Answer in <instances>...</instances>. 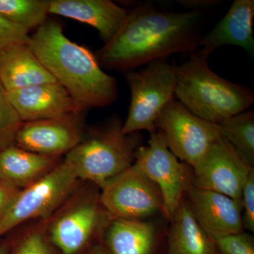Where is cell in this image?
I'll return each mask as SVG.
<instances>
[{
	"mask_svg": "<svg viewBox=\"0 0 254 254\" xmlns=\"http://www.w3.org/2000/svg\"><path fill=\"white\" fill-rule=\"evenodd\" d=\"M222 138L226 139L244 158L254 163V113L245 111L220 123Z\"/></svg>",
	"mask_w": 254,
	"mask_h": 254,
	"instance_id": "44dd1931",
	"label": "cell"
},
{
	"mask_svg": "<svg viewBox=\"0 0 254 254\" xmlns=\"http://www.w3.org/2000/svg\"><path fill=\"white\" fill-rule=\"evenodd\" d=\"M110 254L108 251L102 246H95L90 249L86 254Z\"/></svg>",
	"mask_w": 254,
	"mask_h": 254,
	"instance_id": "f546056e",
	"label": "cell"
},
{
	"mask_svg": "<svg viewBox=\"0 0 254 254\" xmlns=\"http://www.w3.org/2000/svg\"><path fill=\"white\" fill-rule=\"evenodd\" d=\"M155 239V227L141 220L113 219L106 232L110 254H150Z\"/></svg>",
	"mask_w": 254,
	"mask_h": 254,
	"instance_id": "ffe728a7",
	"label": "cell"
},
{
	"mask_svg": "<svg viewBox=\"0 0 254 254\" xmlns=\"http://www.w3.org/2000/svg\"><path fill=\"white\" fill-rule=\"evenodd\" d=\"M212 239L218 254H254L253 240L243 232Z\"/></svg>",
	"mask_w": 254,
	"mask_h": 254,
	"instance_id": "cb8c5ba5",
	"label": "cell"
},
{
	"mask_svg": "<svg viewBox=\"0 0 254 254\" xmlns=\"http://www.w3.org/2000/svg\"><path fill=\"white\" fill-rule=\"evenodd\" d=\"M193 168L194 186L240 201L246 182L254 169L222 137L212 145Z\"/></svg>",
	"mask_w": 254,
	"mask_h": 254,
	"instance_id": "30bf717a",
	"label": "cell"
},
{
	"mask_svg": "<svg viewBox=\"0 0 254 254\" xmlns=\"http://www.w3.org/2000/svg\"><path fill=\"white\" fill-rule=\"evenodd\" d=\"M128 9L110 0H50L49 14L86 23L99 33L104 43L118 33Z\"/></svg>",
	"mask_w": 254,
	"mask_h": 254,
	"instance_id": "2e32d148",
	"label": "cell"
},
{
	"mask_svg": "<svg viewBox=\"0 0 254 254\" xmlns=\"http://www.w3.org/2000/svg\"><path fill=\"white\" fill-rule=\"evenodd\" d=\"M101 218L96 199L81 196L73 200L52 221L48 240L63 254H76L91 240Z\"/></svg>",
	"mask_w": 254,
	"mask_h": 254,
	"instance_id": "7c38bea8",
	"label": "cell"
},
{
	"mask_svg": "<svg viewBox=\"0 0 254 254\" xmlns=\"http://www.w3.org/2000/svg\"><path fill=\"white\" fill-rule=\"evenodd\" d=\"M254 0H235L213 29L202 37L197 53L208 60L220 47L232 45L244 48L254 56Z\"/></svg>",
	"mask_w": 254,
	"mask_h": 254,
	"instance_id": "9a60e30c",
	"label": "cell"
},
{
	"mask_svg": "<svg viewBox=\"0 0 254 254\" xmlns=\"http://www.w3.org/2000/svg\"><path fill=\"white\" fill-rule=\"evenodd\" d=\"M157 128L163 132L170 151L193 168L222 137L218 124L198 118L175 98L162 111Z\"/></svg>",
	"mask_w": 254,
	"mask_h": 254,
	"instance_id": "52a82bcc",
	"label": "cell"
},
{
	"mask_svg": "<svg viewBox=\"0 0 254 254\" xmlns=\"http://www.w3.org/2000/svg\"><path fill=\"white\" fill-rule=\"evenodd\" d=\"M123 124L114 117L106 126L94 128L83 136L63 161L78 180H87L103 188L114 177L133 165L139 148L138 132L125 135Z\"/></svg>",
	"mask_w": 254,
	"mask_h": 254,
	"instance_id": "277c9868",
	"label": "cell"
},
{
	"mask_svg": "<svg viewBox=\"0 0 254 254\" xmlns=\"http://www.w3.org/2000/svg\"><path fill=\"white\" fill-rule=\"evenodd\" d=\"M186 191L195 219L211 238L243 232L240 200L190 184Z\"/></svg>",
	"mask_w": 254,
	"mask_h": 254,
	"instance_id": "4fadbf2b",
	"label": "cell"
},
{
	"mask_svg": "<svg viewBox=\"0 0 254 254\" xmlns=\"http://www.w3.org/2000/svg\"><path fill=\"white\" fill-rule=\"evenodd\" d=\"M19 190L0 181V221L14 201Z\"/></svg>",
	"mask_w": 254,
	"mask_h": 254,
	"instance_id": "83f0119b",
	"label": "cell"
},
{
	"mask_svg": "<svg viewBox=\"0 0 254 254\" xmlns=\"http://www.w3.org/2000/svg\"><path fill=\"white\" fill-rule=\"evenodd\" d=\"M0 254H9V248L6 245H0Z\"/></svg>",
	"mask_w": 254,
	"mask_h": 254,
	"instance_id": "4dcf8cb0",
	"label": "cell"
},
{
	"mask_svg": "<svg viewBox=\"0 0 254 254\" xmlns=\"http://www.w3.org/2000/svg\"><path fill=\"white\" fill-rule=\"evenodd\" d=\"M28 46L80 113L108 106L118 98L116 78L103 71L91 50L70 41L60 23L46 21L30 36Z\"/></svg>",
	"mask_w": 254,
	"mask_h": 254,
	"instance_id": "7a4b0ae2",
	"label": "cell"
},
{
	"mask_svg": "<svg viewBox=\"0 0 254 254\" xmlns=\"http://www.w3.org/2000/svg\"><path fill=\"white\" fill-rule=\"evenodd\" d=\"M213 239L200 227L190 203L182 200L173 218L169 236L170 254H216Z\"/></svg>",
	"mask_w": 254,
	"mask_h": 254,
	"instance_id": "d6986e66",
	"label": "cell"
},
{
	"mask_svg": "<svg viewBox=\"0 0 254 254\" xmlns=\"http://www.w3.org/2000/svg\"><path fill=\"white\" fill-rule=\"evenodd\" d=\"M12 254H53L48 237L39 229L25 233L16 244Z\"/></svg>",
	"mask_w": 254,
	"mask_h": 254,
	"instance_id": "d4e9b609",
	"label": "cell"
},
{
	"mask_svg": "<svg viewBox=\"0 0 254 254\" xmlns=\"http://www.w3.org/2000/svg\"><path fill=\"white\" fill-rule=\"evenodd\" d=\"M60 157L37 154L11 145L0 151V181L21 190L49 173Z\"/></svg>",
	"mask_w": 254,
	"mask_h": 254,
	"instance_id": "ac0fdd59",
	"label": "cell"
},
{
	"mask_svg": "<svg viewBox=\"0 0 254 254\" xmlns=\"http://www.w3.org/2000/svg\"><path fill=\"white\" fill-rule=\"evenodd\" d=\"M175 67V98L198 118L220 123L243 113L254 103L250 88L220 77L197 51Z\"/></svg>",
	"mask_w": 254,
	"mask_h": 254,
	"instance_id": "3957f363",
	"label": "cell"
},
{
	"mask_svg": "<svg viewBox=\"0 0 254 254\" xmlns=\"http://www.w3.org/2000/svg\"><path fill=\"white\" fill-rule=\"evenodd\" d=\"M22 124L7 91L0 81V151L15 144L16 134Z\"/></svg>",
	"mask_w": 254,
	"mask_h": 254,
	"instance_id": "603a6c76",
	"label": "cell"
},
{
	"mask_svg": "<svg viewBox=\"0 0 254 254\" xmlns=\"http://www.w3.org/2000/svg\"><path fill=\"white\" fill-rule=\"evenodd\" d=\"M175 64L165 59L147 64L140 71L125 72L131 91V103L122 133L127 135L146 130H156V123L165 107L175 98Z\"/></svg>",
	"mask_w": 254,
	"mask_h": 254,
	"instance_id": "5b68a950",
	"label": "cell"
},
{
	"mask_svg": "<svg viewBox=\"0 0 254 254\" xmlns=\"http://www.w3.org/2000/svg\"><path fill=\"white\" fill-rule=\"evenodd\" d=\"M133 164L158 187L163 213L173 219L183 200L188 179L185 165L169 149L163 132L150 133L148 146L138 148Z\"/></svg>",
	"mask_w": 254,
	"mask_h": 254,
	"instance_id": "ba28073f",
	"label": "cell"
},
{
	"mask_svg": "<svg viewBox=\"0 0 254 254\" xmlns=\"http://www.w3.org/2000/svg\"><path fill=\"white\" fill-rule=\"evenodd\" d=\"M78 180L63 160L44 177L20 190L0 221V237L23 222L50 216L67 199Z\"/></svg>",
	"mask_w": 254,
	"mask_h": 254,
	"instance_id": "8992f818",
	"label": "cell"
},
{
	"mask_svg": "<svg viewBox=\"0 0 254 254\" xmlns=\"http://www.w3.org/2000/svg\"><path fill=\"white\" fill-rule=\"evenodd\" d=\"M243 227L254 231V170H252L242 190V199Z\"/></svg>",
	"mask_w": 254,
	"mask_h": 254,
	"instance_id": "4316f807",
	"label": "cell"
},
{
	"mask_svg": "<svg viewBox=\"0 0 254 254\" xmlns=\"http://www.w3.org/2000/svg\"><path fill=\"white\" fill-rule=\"evenodd\" d=\"M23 123L82 115L72 98L58 82L42 83L7 91Z\"/></svg>",
	"mask_w": 254,
	"mask_h": 254,
	"instance_id": "5bb4252c",
	"label": "cell"
},
{
	"mask_svg": "<svg viewBox=\"0 0 254 254\" xmlns=\"http://www.w3.org/2000/svg\"><path fill=\"white\" fill-rule=\"evenodd\" d=\"M0 81L6 91L56 82L26 43L0 50Z\"/></svg>",
	"mask_w": 254,
	"mask_h": 254,
	"instance_id": "e0dca14e",
	"label": "cell"
},
{
	"mask_svg": "<svg viewBox=\"0 0 254 254\" xmlns=\"http://www.w3.org/2000/svg\"><path fill=\"white\" fill-rule=\"evenodd\" d=\"M50 0H0V16L28 31L47 21Z\"/></svg>",
	"mask_w": 254,
	"mask_h": 254,
	"instance_id": "7402d4cb",
	"label": "cell"
},
{
	"mask_svg": "<svg viewBox=\"0 0 254 254\" xmlns=\"http://www.w3.org/2000/svg\"><path fill=\"white\" fill-rule=\"evenodd\" d=\"M200 11L174 12L142 3L128 9L115 36L95 54L102 68L134 70L175 53L190 56L199 48Z\"/></svg>",
	"mask_w": 254,
	"mask_h": 254,
	"instance_id": "6da1fadb",
	"label": "cell"
},
{
	"mask_svg": "<svg viewBox=\"0 0 254 254\" xmlns=\"http://www.w3.org/2000/svg\"><path fill=\"white\" fill-rule=\"evenodd\" d=\"M83 115L23 123L16 134L15 145L46 156L66 154L84 136Z\"/></svg>",
	"mask_w": 254,
	"mask_h": 254,
	"instance_id": "8fae6325",
	"label": "cell"
},
{
	"mask_svg": "<svg viewBox=\"0 0 254 254\" xmlns=\"http://www.w3.org/2000/svg\"><path fill=\"white\" fill-rule=\"evenodd\" d=\"M100 202L113 219L141 220L163 212L160 190L133 164L102 188Z\"/></svg>",
	"mask_w": 254,
	"mask_h": 254,
	"instance_id": "9c48e42d",
	"label": "cell"
},
{
	"mask_svg": "<svg viewBox=\"0 0 254 254\" xmlns=\"http://www.w3.org/2000/svg\"><path fill=\"white\" fill-rule=\"evenodd\" d=\"M30 41L29 31L0 16V50L14 43H26Z\"/></svg>",
	"mask_w": 254,
	"mask_h": 254,
	"instance_id": "484cf974",
	"label": "cell"
},
{
	"mask_svg": "<svg viewBox=\"0 0 254 254\" xmlns=\"http://www.w3.org/2000/svg\"><path fill=\"white\" fill-rule=\"evenodd\" d=\"M177 3L189 11H198L216 6L220 2L218 0H177Z\"/></svg>",
	"mask_w": 254,
	"mask_h": 254,
	"instance_id": "f1b7e54d",
	"label": "cell"
}]
</instances>
